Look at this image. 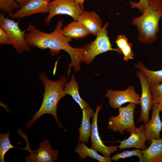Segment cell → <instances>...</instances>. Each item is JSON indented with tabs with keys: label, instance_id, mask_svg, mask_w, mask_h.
<instances>
[{
	"label": "cell",
	"instance_id": "obj_28",
	"mask_svg": "<svg viewBox=\"0 0 162 162\" xmlns=\"http://www.w3.org/2000/svg\"><path fill=\"white\" fill-rule=\"evenodd\" d=\"M128 39L124 34H120L116 38L115 42L121 51L128 43Z\"/></svg>",
	"mask_w": 162,
	"mask_h": 162
},
{
	"label": "cell",
	"instance_id": "obj_21",
	"mask_svg": "<svg viewBox=\"0 0 162 162\" xmlns=\"http://www.w3.org/2000/svg\"><path fill=\"white\" fill-rule=\"evenodd\" d=\"M135 67L145 75L149 83L162 82V69L154 71L147 69L143 62L138 61L134 63Z\"/></svg>",
	"mask_w": 162,
	"mask_h": 162
},
{
	"label": "cell",
	"instance_id": "obj_15",
	"mask_svg": "<svg viewBox=\"0 0 162 162\" xmlns=\"http://www.w3.org/2000/svg\"><path fill=\"white\" fill-rule=\"evenodd\" d=\"M90 33L97 36L102 27V20L95 12H89L84 10L78 20Z\"/></svg>",
	"mask_w": 162,
	"mask_h": 162
},
{
	"label": "cell",
	"instance_id": "obj_31",
	"mask_svg": "<svg viewBox=\"0 0 162 162\" xmlns=\"http://www.w3.org/2000/svg\"><path fill=\"white\" fill-rule=\"evenodd\" d=\"M157 103L160 111L161 112L162 114V100L160 101Z\"/></svg>",
	"mask_w": 162,
	"mask_h": 162
},
{
	"label": "cell",
	"instance_id": "obj_1",
	"mask_svg": "<svg viewBox=\"0 0 162 162\" xmlns=\"http://www.w3.org/2000/svg\"><path fill=\"white\" fill-rule=\"evenodd\" d=\"M63 22V20L59 21L54 30L50 33L42 32L31 24L27 28L28 32L25 33V38L29 46H34L41 50L49 49L50 53L52 56L58 54L62 50L67 52L71 59L67 71L69 75L72 66L76 72L80 70V63L81 62L84 48L83 47L75 48L70 46L69 43L72 39L65 36L61 32Z\"/></svg>",
	"mask_w": 162,
	"mask_h": 162
},
{
	"label": "cell",
	"instance_id": "obj_26",
	"mask_svg": "<svg viewBox=\"0 0 162 162\" xmlns=\"http://www.w3.org/2000/svg\"><path fill=\"white\" fill-rule=\"evenodd\" d=\"M132 44L128 43V44L121 50L122 55L124 56V60L126 61L129 59H133L134 54L132 51Z\"/></svg>",
	"mask_w": 162,
	"mask_h": 162
},
{
	"label": "cell",
	"instance_id": "obj_2",
	"mask_svg": "<svg viewBox=\"0 0 162 162\" xmlns=\"http://www.w3.org/2000/svg\"><path fill=\"white\" fill-rule=\"evenodd\" d=\"M39 78L44 86L43 101L39 109L27 122L26 127L30 128L41 116L50 114L54 116L58 126L62 128L58 118L57 109L58 102L66 94L65 87L67 78L65 76H62L57 80L53 81L49 80L44 73L40 74Z\"/></svg>",
	"mask_w": 162,
	"mask_h": 162
},
{
	"label": "cell",
	"instance_id": "obj_4",
	"mask_svg": "<svg viewBox=\"0 0 162 162\" xmlns=\"http://www.w3.org/2000/svg\"><path fill=\"white\" fill-rule=\"evenodd\" d=\"M108 26V23H106L97 35L95 39L83 47L81 62L89 64L97 56L108 51H114L122 54L121 51L118 48H112L108 35L106 28Z\"/></svg>",
	"mask_w": 162,
	"mask_h": 162
},
{
	"label": "cell",
	"instance_id": "obj_30",
	"mask_svg": "<svg viewBox=\"0 0 162 162\" xmlns=\"http://www.w3.org/2000/svg\"><path fill=\"white\" fill-rule=\"evenodd\" d=\"M17 1L21 6H22L32 0H15Z\"/></svg>",
	"mask_w": 162,
	"mask_h": 162
},
{
	"label": "cell",
	"instance_id": "obj_10",
	"mask_svg": "<svg viewBox=\"0 0 162 162\" xmlns=\"http://www.w3.org/2000/svg\"><path fill=\"white\" fill-rule=\"evenodd\" d=\"M136 75L140 80L141 87L142 93L140 104L141 112L138 121L146 124L149 120V112L153 104L152 95L150 91L149 83L145 75L140 70L136 72Z\"/></svg>",
	"mask_w": 162,
	"mask_h": 162
},
{
	"label": "cell",
	"instance_id": "obj_25",
	"mask_svg": "<svg viewBox=\"0 0 162 162\" xmlns=\"http://www.w3.org/2000/svg\"><path fill=\"white\" fill-rule=\"evenodd\" d=\"M149 88L153 104L162 100V82L149 83Z\"/></svg>",
	"mask_w": 162,
	"mask_h": 162
},
{
	"label": "cell",
	"instance_id": "obj_22",
	"mask_svg": "<svg viewBox=\"0 0 162 162\" xmlns=\"http://www.w3.org/2000/svg\"><path fill=\"white\" fill-rule=\"evenodd\" d=\"M10 131L5 134H0V162H4L5 154L8 151L13 148H17L20 149H25V148H17L12 146L9 140Z\"/></svg>",
	"mask_w": 162,
	"mask_h": 162
},
{
	"label": "cell",
	"instance_id": "obj_3",
	"mask_svg": "<svg viewBox=\"0 0 162 162\" xmlns=\"http://www.w3.org/2000/svg\"><path fill=\"white\" fill-rule=\"evenodd\" d=\"M147 8L140 16L133 19V25L137 27L138 40L151 44L157 38L159 21L162 17V0H148Z\"/></svg>",
	"mask_w": 162,
	"mask_h": 162
},
{
	"label": "cell",
	"instance_id": "obj_6",
	"mask_svg": "<svg viewBox=\"0 0 162 162\" xmlns=\"http://www.w3.org/2000/svg\"><path fill=\"white\" fill-rule=\"evenodd\" d=\"M84 8L75 0H53L48 5L49 14L44 21L48 25L52 18L56 15L66 14L77 21Z\"/></svg>",
	"mask_w": 162,
	"mask_h": 162
},
{
	"label": "cell",
	"instance_id": "obj_29",
	"mask_svg": "<svg viewBox=\"0 0 162 162\" xmlns=\"http://www.w3.org/2000/svg\"><path fill=\"white\" fill-rule=\"evenodd\" d=\"M0 44H1L12 45L11 41L6 32L0 27Z\"/></svg>",
	"mask_w": 162,
	"mask_h": 162
},
{
	"label": "cell",
	"instance_id": "obj_27",
	"mask_svg": "<svg viewBox=\"0 0 162 162\" xmlns=\"http://www.w3.org/2000/svg\"><path fill=\"white\" fill-rule=\"evenodd\" d=\"M148 0H139L138 2L129 1V3L132 8H138L140 12L143 13L147 8L148 4Z\"/></svg>",
	"mask_w": 162,
	"mask_h": 162
},
{
	"label": "cell",
	"instance_id": "obj_18",
	"mask_svg": "<svg viewBox=\"0 0 162 162\" xmlns=\"http://www.w3.org/2000/svg\"><path fill=\"white\" fill-rule=\"evenodd\" d=\"M61 32L65 36L76 39L90 34L83 25L78 21H74L68 24L62 28Z\"/></svg>",
	"mask_w": 162,
	"mask_h": 162
},
{
	"label": "cell",
	"instance_id": "obj_32",
	"mask_svg": "<svg viewBox=\"0 0 162 162\" xmlns=\"http://www.w3.org/2000/svg\"><path fill=\"white\" fill-rule=\"evenodd\" d=\"M84 8L83 4L85 0H75Z\"/></svg>",
	"mask_w": 162,
	"mask_h": 162
},
{
	"label": "cell",
	"instance_id": "obj_8",
	"mask_svg": "<svg viewBox=\"0 0 162 162\" xmlns=\"http://www.w3.org/2000/svg\"><path fill=\"white\" fill-rule=\"evenodd\" d=\"M26 142L25 150L30 153V155L26 156L25 161L27 162H53L58 158V151L53 150L48 140H44L40 144L39 148L32 151L30 147V143L26 135L22 137Z\"/></svg>",
	"mask_w": 162,
	"mask_h": 162
},
{
	"label": "cell",
	"instance_id": "obj_9",
	"mask_svg": "<svg viewBox=\"0 0 162 162\" xmlns=\"http://www.w3.org/2000/svg\"><path fill=\"white\" fill-rule=\"evenodd\" d=\"M109 99L110 106L115 109L127 102L140 104V95L137 93L133 86H129L122 91L108 89L105 95Z\"/></svg>",
	"mask_w": 162,
	"mask_h": 162
},
{
	"label": "cell",
	"instance_id": "obj_20",
	"mask_svg": "<svg viewBox=\"0 0 162 162\" xmlns=\"http://www.w3.org/2000/svg\"><path fill=\"white\" fill-rule=\"evenodd\" d=\"M65 91L66 94L70 95L82 110L88 106L80 96L79 86L73 74L70 81L65 84Z\"/></svg>",
	"mask_w": 162,
	"mask_h": 162
},
{
	"label": "cell",
	"instance_id": "obj_19",
	"mask_svg": "<svg viewBox=\"0 0 162 162\" xmlns=\"http://www.w3.org/2000/svg\"><path fill=\"white\" fill-rule=\"evenodd\" d=\"M74 150L75 152L78 154L81 160L88 157L99 162H112L111 158L100 155L96 151L91 148H89L82 142H81L80 143L78 142Z\"/></svg>",
	"mask_w": 162,
	"mask_h": 162
},
{
	"label": "cell",
	"instance_id": "obj_11",
	"mask_svg": "<svg viewBox=\"0 0 162 162\" xmlns=\"http://www.w3.org/2000/svg\"><path fill=\"white\" fill-rule=\"evenodd\" d=\"M102 105L97 106L93 116L91 124V148L102 154L104 156L110 157L111 153L118 150L117 146H107L103 143L99 136L98 125V114Z\"/></svg>",
	"mask_w": 162,
	"mask_h": 162
},
{
	"label": "cell",
	"instance_id": "obj_5",
	"mask_svg": "<svg viewBox=\"0 0 162 162\" xmlns=\"http://www.w3.org/2000/svg\"><path fill=\"white\" fill-rule=\"evenodd\" d=\"M136 104L130 103L127 106L119 107V114L109 117L108 128L114 132L123 134L136 128L134 120V110Z\"/></svg>",
	"mask_w": 162,
	"mask_h": 162
},
{
	"label": "cell",
	"instance_id": "obj_14",
	"mask_svg": "<svg viewBox=\"0 0 162 162\" xmlns=\"http://www.w3.org/2000/svg\"><path fill=\"white\" fill-rule=\"evenodd\" d=\"M151 118L145 124L146 136L148 139L147 143L150 144L152 139H160V133L162 130V122L161 120L160 110L157 103H153L152 106Z\"/></svg>",
	"mask_w": 162,
	"mask_h": 162
},
{
	"label": "cell",
	"instance_id": "obj_16",
	"mask_svg": "<svg viewBox=\"0 0 162 162\" xmlns=\"http://www.w3.org/2000/svg\"><path fill=\"white\" fill-rule=\"evenodd\" d=\"M142 152V162H162V139H152L150 146Z\"/></svg>",
	"mask_w": 162,
	"mask_h": 162
},
{
	"label": "cell",
	"instance_id": "obj_24",
	"mask_svg": "<svg viewBox=\"0 0 162 162\" xmlns=\"http://www.w3.org/2000/svg\"><path fill=\"white\" fill-rule=\"evenodd\" d=\"M21 7L15 0H0V9L9 15L13 13L15 9Z\"/></svg>",
	"mask_w": 162,
	"mask_h": 162
},
{
	"label": "cell",
	"instance_id": "obj_13",
	"mask_svg": "<svg viewBox=\"0 0 162 162\" xmlns=\"http://www.w3.org/2000/svg\"><path fill=\"white\" fill-rule=\"evenodd\" d=\"M51 0H32L9 16L13 19H21L38 13H48V5Z\"/></svg>",
	"mask_w": 162,
	"mask_h": 162
},
{
	"label": "cell",
	"instance_id": "obj_7",
	"mask_svg": "<svg viewBox=\"0 0 162 162\" xmlns=\"http://www.w3.org/2000/svg\"><path fill=\"white\" fill-rule=\"evenodd\" d=\"M18 22L5 17L1 14L0 15V26L8 35L12 45L17 52L22 53L28 52L30 46L27 44L25 38L26 30H22L19 25Z\"/></svg>",
	"mask_w": 162,
	"mask_h": 162
},
{
	"label": "cell",
	"instance_id": "obj_17",
	"mask_svg": "<svg viewBox=\"0 0 162 162\" xmlns=\"http://www.w3.org/2000/svg\"><path fill=\"white\" fill-rule=\"evenodd\" d=\"M94 113V110L89 105L82 109V123L78 130L80 133L78 142H82L86 144L88 143L91 130L90 118L93 117Z\"/></svg>",
	"mask_w": 162,
	"mask_h": 162
},
{
	"label": "cell",
	"instance_id": "obj_12",
	"mask_svg": "<svg viewBox=\"0 0 162 162\" xmlns=\"http://www.w3.org/2000/svg\"><path fill=\"white\" fill-rule=\"evenodd\" d=\"M129 132L130 135L128 138L121 141H118V142L120 143V145L118 146L120 149L135 148L143 150L148 148L146 144L148 139L146 136L145 125L142 124L139 127H136Z\"/></svg>",
	"mask_w": 162,
	"mask_h": 162
},
{
	"label": "cell",
	"instance_id": "obj_23",
	"mask_svg": "<svg viewBox=\"0 0 162 162\" xmlns=\"http://www.w3.org/2000/svg\"><path fill=\"white\" fill-rule=\"evenodd\" d=\"M136 156L139 159V161L142 162V150L140 149H136L131 151H125L121 153L117 154L114 155L111 158V160L116 161H118L119 159Z\"/></svg>",
	"mask_w": 162,
	"mask_h": 162
}]
</instances>
